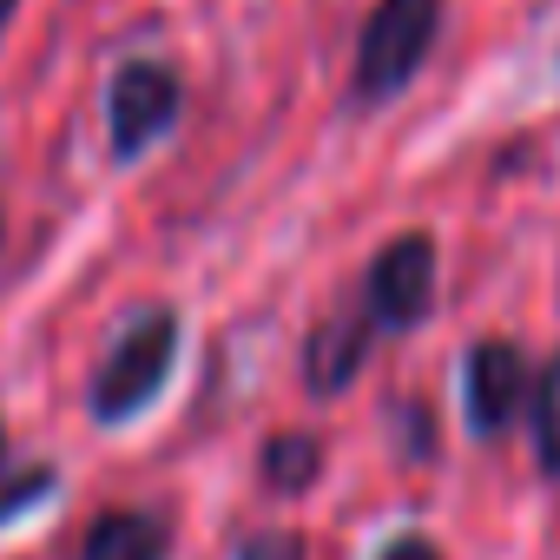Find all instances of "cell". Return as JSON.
<instances>
[{
	"mask_svg": "<svg viewBox=\"0 0 560 560\" xmlns=\"http://www.w3.org/2000/svg\"><path fill=\"white\" fill-rule=\"evenodd\" d=\"M172 363H178V311L152 304V311H139V317L113 337V350L100 357L93 389H86L93 422L119 429V422H132L139 409H152L159 389H165V376H172Z\"/></svg>",
	"mask_w": 560,
	"mask_h": 560,
	"instance_id": "obj_1",
	"label": "cell"
},
{
	"mask_svg": "<svg viewBox=\"0 0 560 560\" xmlns=\"http://www.w3.org/2000/svg\"><path fill=\"white\" fill-rule=\"evenodd\" d=\"M435 34H442V0H376L363 34H357L350 100L357 106H383V100L409 93V80L435 54Z\"/></svg>",
	"mask_w": 560,
	"mask_h": 560,
	"instance_id": "obj_2",
	"label": "cell"
},
{
	"mask_svg": "<svg viewBox=\"0 0 560 560\" xmlns=\"http://www.w3.org/2000/svg\"><path fill=\"white\" fill-rule=\"evenodd\" d=\"M435 311V237L429 231H402L370 257L363 277V324L376 337H402L422 330Z\"/></svg>",
	"mask_w": 560,
	"mask_h": 560,
	"instance_id": "obj_3",
	"label": "cell"
},
{
	"mask_svg": "<svg viewBox=\"0 0 560 560\" xmlns=\"http://www.w3.org/2000/svg\"><path fill=\"white\" fill-rule=\"evenodd\" d=\"M178 106H185V86H178L172 67H159V60H132V67H119L113 86H106L113 152H119V159H139L145 145H159V139L172 132Z\"/></svg>",
	"mask_w": 560,
	"mask_h": 560,
	"instance_id": "obj_4",
	"label": "cell"
},
{
	"mask_svg": "<svg viewBox=\"0 0 560 560\" xmlns=\"http://www.w3.org/2000/svg\"><path fill=\"white\" fill-rule=\"evenodd\" d=\"M527 409V357L508 337H481L462 357V416L481 442H501Z\"/></svg>",
	"mask_w": 560,
	"mask_h": 560,
	"instance_id": "obj_5",
	"label": "cell"
},
{
	"mask_svg": "<svg viewBox=\"0 0 560 560\" xmlns=\"http://www.w3.org/2000/svg\"><path fill=\"white\" fill-rule=\"evenodd\" d=\"M370 343H376V330L363 324V311H337V317H324V324L311 330V343H304V389L324 396V402L343 396V389L363 376Z\"/></svg>",
	"mask_w": 560,
	"mask_h": 560,
	"instance_id": "obj_6",
	"label": "cell"
},
{
	"mask_svg": "<svg viewBox=\"0 0 560 560\" xmlns=\"http://www.w3.org/2000/svg\"><path fill=\"white\" fill-rule=\"evenodd\" d=\"M172 553V534L159 514H139V508H119V514H100L86 527V547L80 560H165Z\"/></svg>",
	"mask_w": 560,
	"mask_h": 560,
	"instance_id": "obj_7",
	"label": "cell"
},
{
	"mask_svg": "<svg viewBox=\"0 0 560 560\" xmlns=\"http://www.w3.org/2000/svg\"><path fill=\"white\" fill-rule=\"evenodd\" d=\"M257 475H264V488H277V494H304V488L324 475V442L304 435V429L270 435L264 455H257Z\"/></svg>",
	"mask_w": 560,
	"mask_h": 560,
	"instance_id": "obj_8",
	"label": "cell"
},
{
	"mask_svg": "<svg viewBox=\"0 0 560 560\" xmlns=\"http://www.w3.org/2000/svg\"><path fill=\"white\" fill-rule=\"evenodd\" d=\"M527 422H534V462H540V475L560 481V350L527 383Z\"/></svg>",
	"mask_w": 560,
	"mask_h": 560,
	"instance_id": "obj_9",
	"label": "cell"
},
{
	"mask_svg": "<svg viewBox=\"0 0 560 560\" xmlns=\"http://www.w3.org/2000/svg\"><path fill=\"white\" fill-rule=\"evenodd\" d=\"M54 481H60V475H54L47 462H34L27 475H14L8 488H0V521H14V514H27V508H40V501L54 494Z\"/></svg>",
	"mask_w": 560,
	"mask_h": 560,
	"instance_id": "obj_10",
	"label": "cell"
},
{
	"mask_svg": "<svg viewBox=\"0 0 560 560\" xmlns=\"http://www.w3.org/2000/svg\"><path fill=\"white\" fill-rule=\"evenodd\" d=\"M311 547H304V534H291V527H264V534H250L244 547H237V560H304Z\"/></svg>",
	"mask_w": 560,
	"mask_h": 560,
	"instance_id": "obj_11",
	"label": "cell"
},
{
	"mask_svg": "<svg viewBox=\"0 0 560 560\" xmlns=\"http://www.w3.org/2000/svg\"><path fill=\"white\" fill-rule=\"evenodd\" d=\"M376 560H442V547H435L429 534H396V540H389Z\"/></svg>",
	"mask_w": 560,
	"mask_h": 560,
	"instance_id": "obj_12",
	"label": "cell"
},
{
	"mask_svg": "<svg viewBox=\"0 0 560 560\" xmlns=\"http://www.w3.org/2000/svg\"><path fill=\"white\" fill-rule=\"evenodd\" d=\"M14 8H21V0H0V27H8V21H14Z\"/></svg>",
	"mask_w": 560,
	"mask_h": 560,
	"instance_id": "obj_13",
	"label": "cell"
},
{
	"mask_svg": "<svg viewBox=\"0 0 560 560\" xmlns=\"http://www.w3.org/2000/svg\"><path fill=\"white\" fill-rule=\"evenodd\" d=\"M0 455H8V435H0Z\"/></svg>",
	"mask_w": 560,
	"mask_h": 560,
	"instance_id": "obj_14",
	"label": "cell"
}]
</instances>
